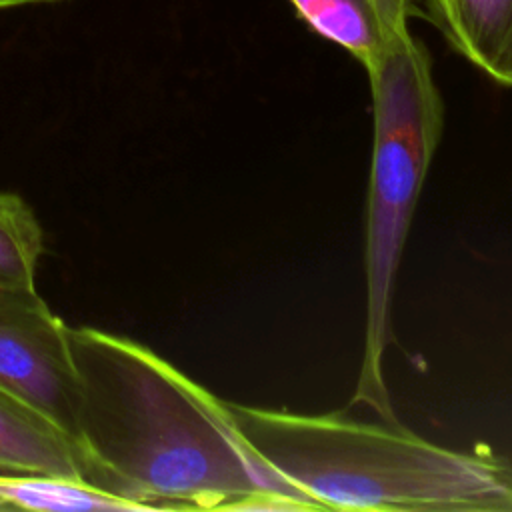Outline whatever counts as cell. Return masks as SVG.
Instances as JSON below:
<instances>
[{"instance_id": "7a4b0ae2", "label": "cell", "mask_w": 512, "mask_h": 512, "mask_svg": "<svg viewBox=\"0 0 512 512\" xmlns=\"http://www.w3.org/2000/svg\"><path fill=\"white\" fill-rule=\"evenodd\" d=\"M254 450L316 510L512 512V464L434 444L398 422L230 402Z\"/></svg>"}, {"instance_id": "277c9868", "label": "cell", "mask_w": 512, "mask_h": 512, "mask_svg": "<svg viewBox=\"0 0 512 512\" xmlns=\"http://www.w3.org/2000/svg\"><path fill=\"white\" fill-rule=\"evenodd\" d=\"M68 332L36 284H0V388L74 438L78 382Z\"/></svg>"}, {"instance_id": "30bf717a", "label": "cell", "mask_w": 512, "mask_h": 512, "mask_svg": "<svg viewBox=\"0 0 512 512\" xmlns=\"http://www.w3.org/2000/svg\"><path fill=\"white\" fill-rule=\"evenodd\" d=\"M40 2H60V0H0V8L22 6V4H40Z\"/></svg>"}, {"instance_id": "5b68a950", "label": "cell", "mask_w": 512, "mask_h": 512, "mask_svg": "<svg viewBox=\"0 0 512 512\" xmlns=\"http://www.w3.org/2000/svg\"><path fill=\"white\" fill-rule=\"evenodd\" d=\"M318 36L342 46L366 70L408 32L414 0H290Z\"/></svg>"}, {"instance_id": "9c48e42d", "label": "cell", "mask_w": 512, "mask_h": 512, "mask_svg": "<svg viewBox=\"0 0 512 512\" xmlns=\"http://www.w3.org/2000/svg\"><path fill=\"white\" fill-rule=\"evenodd\" d=\"M44 232L30 204L0 192V284H36Z\"/></svg>"}, {"instance_id": "6da1fadb", "label": "cell", "mask_w": 512, "mask_h": 512, "mask_svg": "<svg viewBox=\"0 0 512 512\" xmlns=\"http://www.w3.org/2000/svg\"><path fill=\"white\" fill-rule=\"evenodd\" d=\"M84 482L148 508L316 510L246 440L230 402L148 346L68 332Z\"/></svg>"}, {"instance_id": "8992f818", "label": "cell", "mask_w": 512, "mask_h": 512, "mask_svg": "<svg viewBox=\"0 0 512 512\" xmlns=\"http://www.w3.org/2000/svg\"><path fill=\"white\" fill-rule=\"evenodd\" d=\"M424 8L454 52L512 88V0H424Z\"/></svg>"}, {"instance_id": "ba28073f", "label": "cell", "mask_w": 512, "mask_h": 512, "mask_svg": "<svg viewBox=\"0 0 512 512\" xmlns=\"http://www.w3.org/2000/svg\"><path fill=\"white\" fill-rule=\"evenodd\" d=\"M140 510L134 502L80 480L20 474L0 476V510Z\"/></svg>"}, {"instance_id": "52a82bcc", "label": "cell", "mask_w": 512, "mask_h": 512, "mask_svg": "<svg viewBox=\"0 0 512 512\" xmlns=\"http://www.w3.org/2000/svg\"><path fill=\"white\" fill-rule=\"evenodd\" d=\"M0 468L84 482L74 438L34 406L0 388Z\"/></svg>"}, {"instance_id": "3957f363", "label": "cell", "mask_w": 512, "mask_h": 512, "mask_svg": "<svg viewBox=\"0 0 512 512\" xmlns=\"http://www.w3.org/2000/svg\"><path fill=\"white\" fill-rule=\"evenodd\" d=\"M372 92V158L366 202V324L352 404L398 422L384 376L392 300L412 214L442 138L444 104L428 48L402 34L366 70Z\"/></svg>"}]
</instances>
